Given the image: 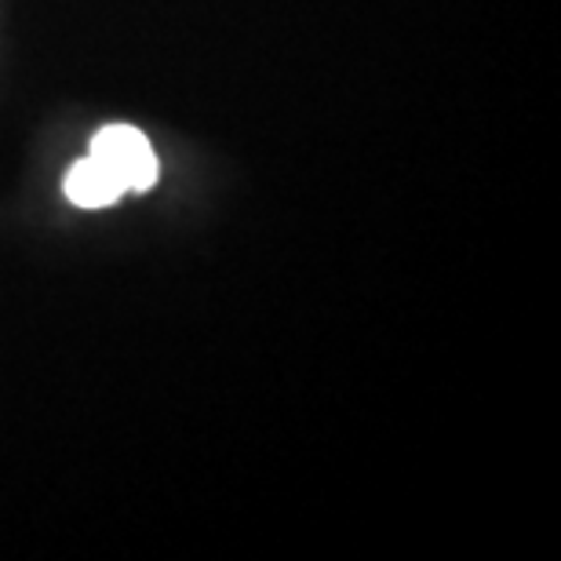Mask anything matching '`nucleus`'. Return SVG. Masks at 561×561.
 I'll use <instances>...</instances> for the list:
<instances>
[{
  "mask_svg": "<svg viewBox=\"0 0 561 561\" xmlns=\"http://www.w3.org/2000/svg\"><path fill=\"white\" fill-rule=\"evenodd\" d=\"M99 164H106V172L128 190H150L157 183V157L153 146L146 142L139 128L128 125H110L92 139V153Z\"/></svg>",
  "mask_w": 561,
  "mask_h": 561,
  "instance_id": "f257e3e1",
  "label": "nucleus"
},
{
  "mask_svg": "<svg viewBox=\"0 0 561 561\" xmlns=\"http://www.w3.org/2000/svg\"><path fill=\"white\" fill-rule=\"evenodd\" d=\"M125 186L117 183L114 175L106 172V164H99L95 157L88 161L73 164L70 175H66V197L81 208H106V205H117Z\"/></svg>",
  "mask_w": 561,
  "mask_h": 561,
  "instance_id": "f03ea898",
  "label": "nucleus"
}]
</instances>
